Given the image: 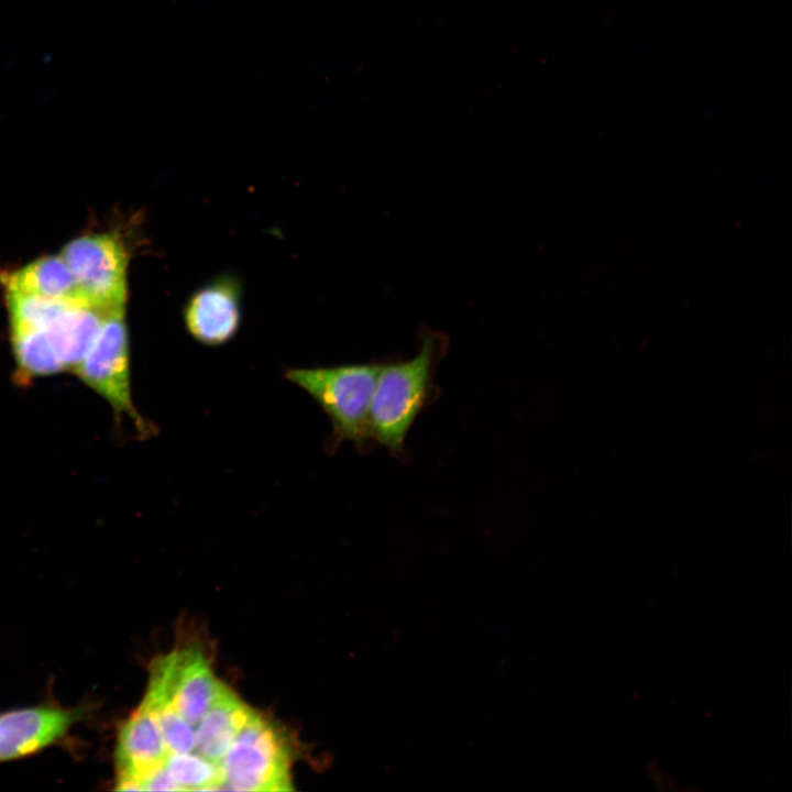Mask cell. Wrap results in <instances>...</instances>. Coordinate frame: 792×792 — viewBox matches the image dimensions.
<instances>
[{"instance_id": "6da1fadb", "label": "cell", "mask_w": 792, "mask_h": 792, "mask_svg": "<svg viewBox=\"0 0 792 792\" xmlns=\"http://www.w3.org/2000/svg\"><path fill=\"white\" fill-rule=\"evenodd\" d=\"M448 345L446 334L424 329L414 358L382 362L367 417L372 446L385 448L394 458H406L413 425L440 396L435 375Z\"/></svg>"}, {"instance_id": "7a4b0ae2", "label": "cell", "mask_w": 792, "mask_h": 792, "mask_svg": "<svg viewBox=\"0 0 792 792\" xmlns=\"http://www.w3.org/2000/svg\"><path fill=\"white\" fill-rule=\"evenodd\" d=\"M381 365L367 362L285 372V378L305 391L328 416L332 427L329 450L336 451L345 441L360 452L373 448L367 417Z\"/></svg>"}, {"instance_id": "3957f363", "label": "cell", "mask_w": 792, "mask_h": 792, "mask_svg": "<svg viewBox=\"0 0 792 792\" xmlns=\"http://www.w3.org/2000/svg\"><path fill=\"white\" fill-rule=\"evenodd\" d=\"M73 373L108 403L118 424L128 417L142 439L157 432V427L139 413L132 399L124 307L106 314L97 337Z\"/></svg>"}, {"instance_id": "277c9868", "label": "cell", "mask_w": 792, "mask_h": 792, "mask_svg": "<svg viewBox=\"0 0 792 792\" xmlns=\"http://www.w3.org/2000/svg\"><path fill=\"white\" fill-rule=\"evenodd\" d=\"M290 760L283 732L253 711L219 763L223 789L290 791Z\"/></svg>"}, {"instance_id": "5b68a950", "label": "cell", "mask_w": 792, "mask_h": 792, "mask_svg": "<svg viewBox=\"0 0 792 792\" xmlns=\"http://www.w3.org/2000/svg\"><path fill=\"white\" fill-rule=\"evenodd\" d=\"M61 256L82 300L102 311L124 307L128 254L118 238L108 233L80 237L67 243Z\"/></svg>"}, {"instance_id": "8992f818", "label": "cell", "mask_w": 792, "mask_h": 792, "mask_svg": "<svg viewBox=\"0 0 792 792\" xmlns=\"http://www.w3.org/2000/svg\"><path fill=\"white\" fill-rule=\"evenodd\" d=\"M219 683L204 653L189 646L152 662L146 692L169 701L194 726L209 708Z\"/></svg>"}, {"instance_id": "52a82bcc", "label": "cell", "mask_w": 792, "mask_h": 792, "mask_svg": "<svg viewBox=\"0 0 792 792\" xmlns=\"http://www.w3.org/2000/svg\"><path fill=\"white\" fill-rule=\"evenodd\" d=\"M81 707L37 705L0 714V761L33 755L62 739L84 718Z\"/></svg>"}, {"instance_id": "ba28073f", "label": "cell", "mask_w": 792, "mask_h": 792, "mask_svg": "<svg viewBox=\"0 0 792 792\" xmlns=\"http://www.w3.org/2000/svg\"><path fill=\"white\" fill-rule=\"evenodd\" d=\"M168 754L155 714L141 702L118 733L116 789L141 790L142 782L164 765Z\"/></svg>"}, {"instance_id": "9c48e42d", "label": "cell", "mask_w": 792, "mask_h": 792, "mask_svg": "<svg viewBox=\"0 0 792 792\" xmlns=\"http://www.w3.org/2000/svg\"><path fill=\"white\" fill-rule=\"evenodd\" d=\"M184 321L188 333L201 344L229 342L241 323L238 283L221 277L195 292L186 304Z\"/></svg>"}, {"instance_id": "30bf717a", "label": "cell", "mask_w": 792, "mask_h": 792, "mask_svg": "<svg viewBox=\"0 0 792 792\" xmlns=\"http://www.w3.org/2000/svg\"><path fill=\"white\" fill-rule=\"evenodd\" d=\"M253 710L227 685L219 683L216 695L195 730V751L219 765Z\"/></svg>"}, {"instance_id": "8fae6325", "label": "cell", "mask_w": 792, "mask_h": 792, "mask_svg": "<svg viewBox=\"0 0 792 792\" xmlns=\"http://www.w3.org/2000/svg\"><path fill=\"white\" fill-rule=\"evenodd\" d=\"M110 311V310H109ZM108 311L77 300L44 330L64 372H74L91 346Z\"/></svg>"}, {"instance_id": "7c38bea8", "label": "cell", "mask_w": 792, "mask_h": 792, "mask_svg": "<svg viewBox=\"0 0 792 792\" xmlns=\"http://www.w3.org/2000/svg\"><path fill=\"white\" fill-rule=\"evenodd\" d=\"M4 283L7 289L50 299H81L75 278L61 255L41 257L9 275Z\"/></svg>"}, {"instance_id": "4fadbf2b", "label": "cell", "mask_w": 792, "mask_h": 792, "mask_svg": "<svg viewBox=\"0 0 792 792\" xmlns=\"http://www.w3.org/2000/svg\"><path fill=\"white\" fill-rule=\"evenodd\" d=\"M10 338L16 386L28 387L36 378L64 372L44 330L10 327Z\"/></svg>"}, {"instance_id": "5bb4252c", "label": "cell", "mask_w": 792, "mask_h": 792, "mask_svg": "<svg viewBox=\"0 0 792 792\" xmlns=\"http://www.w3.org/2000/svg\"><path fill=\"white\" fill-rule=\"evenodd\" d=\"M164 768L179 791L223 789L224 779L220 766L198 754L169 752Z\"/></svg>"}, {"instance_id": "9a60e30c", "label": "cell", "mask_w": 792, "mask_h": 792, "mask_svg": "<svg viewBox=\"0 0 792 792\" xmlns=\"http://www.w3.org/2000/svg\"><path fill=\"white\" fill-rule=\"evenodd\" d=\"M82 300H59L7 289L10 327L45 330L70 304Z\"/></svg>"}, {"instance_id": "2e32d148", "label": "cell", "mask_w": 792, "mask_h": 792, "mask_svg": "<svg viewBox=\"0 0 792 792\" xmlns=\"http://www.w3.org/2000/svg\"><path fill=\"white\" fill-rule=\"evenodd\" d=\"M142 702L155 714L169 752L184 754L195 750V729L170 702L148 695H145Z\"/></svg>"}, {"instance_id": "e0dca14e", "label": "cell", "mask_w": 792, "mask_h": 792, "mask_svg": "<svg viewBox=\"0 0 792 792\" xmlns=\"http://www.w3.org/2000/svg\"><path fill=\"white\" fill-rule=\"evenodd\" d=\"M141 790L146 791H179V788L170 778L164 765L151 773L141 784Z\"/></svg>"}]
</instances>
